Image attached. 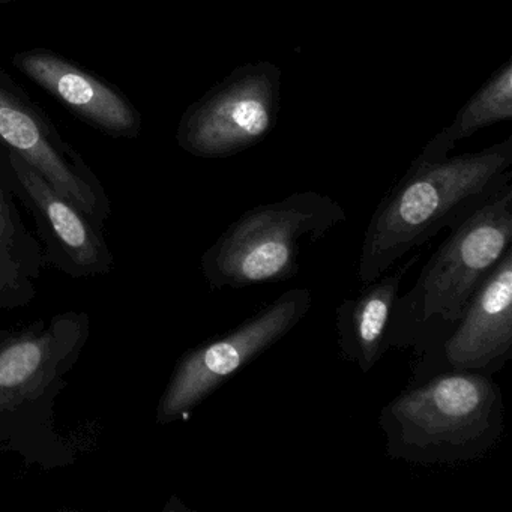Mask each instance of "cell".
<instances>
[{"label":"cell","instance_id":"5b68a950","mask_svg":"<svg viewBox=\"0 0 512 512\" xmlns=\"http://www.w3.org/2000/svg\"><path fill=\"white\" fill-rule=\"evenodd\" d=\"M347 220L332 197L295 193L245 211L200 257V269L214 290L277 284L299 274L305 245L322 241Z\"/></svg>","mask_w":512,"mask_h":512},{"label":"cell","instance_id":"3957f363","mask_svg":"<svg viewBox=\"0 0 512 512\" xmlns=\"http://www.w3.org/2000/svg\"><path fill=\"white\" fill-rule=\"evenodd\" d=\"M386 455L413 466H457L490 454L505 431L502 388L493 377L446 371L407 383L382 407Z\"/></svg>","mask_w":512,"mask_h":512},{"label":"cell","instance_id":"5bb4252c","mask_svg":"<svg viewBox=\"0 0 512 512\" xmlns=\"http://www.w3.org/2000/svg\"><path fill=\"white\" fill-rule=\"evenodd\" d=\"M512 121V61L499 68L491 79L461 107L451 125L437 136L452 149L482 128Z\"/></svg>","mask_w":512,"mask_h":512},{"label":"cell","instance_id":"8992f818","mask_svg":"<svg viewBox=\"0 0 512 512\" xmlns=\"http://www.w3.org/2000/svg\"><path fill=\"white\" fill-rule=\"evenodd\" d=\"M311 305L310 290H287L232 331L185 352L158 401L157 421L170 424L190 415L224 383L287 337Z\"/></svg>","mask_w":512,"mask_h":512},{"label":"cell","instance_id":"9a60e30c","mask_svg":"<svg viewBox=\"0 0 512 512\" xmlns=\"http://www.w3.org/2000/svg\"><path fill=\"white\" fill-rule=\"evenodd\" d=\"M5 2H10V0H0V4H5Z\"/></svg>","mask_w":512,"mask_h":512},{"label":"cell","instance_id":"7c38bea8","mask_svg":"<svg viewBox=\"0 0 512 512\" xmlns=\"http://www.w3.org/2000/svg\"><path fill=\"white\" fill-rule=\"evenodd\" d=\"M421 259L415 254L395 271L365 284L356 298L344 299L335 311L341 356L367 374L388 352L392 310L407 272Z\"/></svg>","mask_w":512,"mask_h":512},{"label":"cell","instance_id":"9c48e42d","mask_svg":"<svg viewBox=\"0 0 512 512\" xmlns=\"http://www.w3.org/2000/svg\"><path fill=\"white\" fill-rule=\"evenodd\" d=\"M10 166L37 218L47 259L71 277L109 274L113 269V254L100 226L13 152H10Z\"/></svg>","mask_w":512,"mask_h":512},{"label":"cell","instance_id":"8fae6325","mask_svg":"<svg viewBox=\"0 0 512 512\" xmlns=\"http://www.w3.org/2000/svg\"><path fill=\"white\" fill-rule=\"evenodd\" d=\"M14 64L68 109L97 127L119 136L136 131L139 118L125 98L64 59L46 52H28L17 56Z\"/></svg>","mask_w":512,"mask_h":512},{"label":"cell","instance_id":"6da1fadb","mask_svg":"<svg viewBox=\"0 0 512 512\" xmlns=\"http://www.w3.org/2000/svg\"><path fill=\"white\" fill-rule=\"evenodd\" d=\"M512 182V136L470 154H437L425 146L368 221L358 263L370 284L406 254L452 230Z\"/></svg>","mask_w":512,"mask_h":512},{"label":"cell","instance_id":"30bf717a","mask_svg":"<svg viewBox=\"0 0 512 512\" xmlns=\"http://www.w3.org/2000/svg\"><path fill=\"white\" fill-rule=\"evenodd\" d=\"M0 142L31 164L58 193L88 215L97 226L109 217V200L79 160L53 142L43 122L16 97L0 88Z\"/></svg>","mask_w":512,"mask_h":512},{"label":"cell","instance_id":"52a82bcc","mask_svg":"<svg viewBox=\"0 0 512 512\" xmlns=\"http://www.w3.org/2000/svg\"><path fill=\"white\" fill-rule=\"evenodd\" d=\"M280 92L277 65H242L187 110L179 145L200 158H227L253 148L274 130Z\"/></svg>","mask_w":512,"mask_h":512},{"label":"cell","instance_id":"277c9868","mask_svg":"<svg viewBox=\"0 0 512 512\" xmlns=\"http://www.w3.org/2000/svg\"><path fill=\"white\" fill-rule=\"evenodd\" d=\"M512 247V182L494 194L422 266L415 284L398 295L389 325L388 346L433 350L463 316L476 290Z\"/></svg>","mask_w":512,"mask_h":512},{"label":"cell","instance_id":"ba28073f","mask_svg":"<svg viewBox=\"0 0 512 512\" xmlns=\"http://www.w3.org/2000/svg\"><path fill=\"white\" fill-rule=\"evenodd\" d=\"M512 356V247L464 308L454 328L415 358L409 383L446 371L493 377Z\"/></svg>","mask_w":512,"mask_h":512},{"label":"cell","instance_id":"7a4b0ae2","mask_svg":"<svg viewBox=\"0 0 512 512\" xmlns=\"http://www.w3.org/2000/svg\"><path fill=\"white\" fill-rule=\"evenodd\" d=\"M89 334L91 320L79 311L0 332V452L46 467L67 461L53 410Z\"/></svg>","mask_w":512,"mask_h":512},{"label":"cell","instance_id":"4fadbf2b","mask_svg":"<svg viewBox=\"0 0 512 512\" xmlns=\"http://www.w3.org/2000/svg\"><path fill=\"white\" fill-rule=\"evenodd\" d=\"M44 253L0 182V310H19L37 296Z\"/></svg>","mask_w":512,"mask_h":512}]
</instances>
